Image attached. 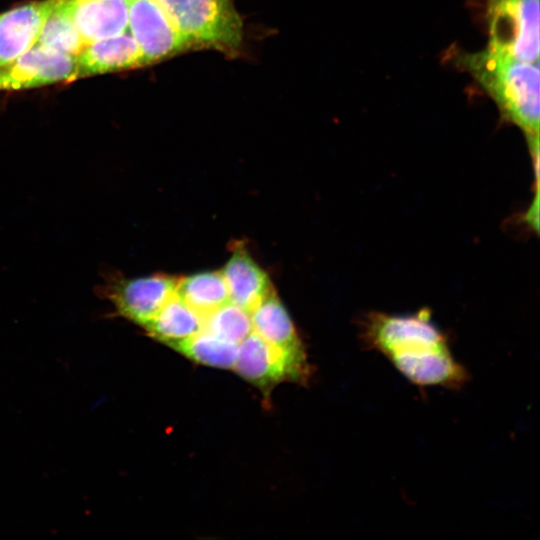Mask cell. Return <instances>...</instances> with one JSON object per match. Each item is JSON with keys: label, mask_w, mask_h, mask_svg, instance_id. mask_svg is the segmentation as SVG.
<instances>
[{"label": "cell", "mask_w": 540, "mask_h": 540, "mask_svg": "<svg viewBox=\"0 0 540 540\" xmlns=\"http://www.w3.org/2000/svg\"><path fill=\"white\" fill-rule=\"evenodd\" d=\"M359 337L364 348L384 356L416 386L458 390L469 380L427 309L402 315L370 312L360 321Z\"/></svg>", "instance_id": "cell-1"}, {"label": "cell", "mask_w": 540, "mask_h": 540, "mask_svg": "<svg viewBox=\"0 0 540 540\" xmlns=\"http://www.w3.org/2000/svg\"><path fill=\"white\" fill-rule=\"evenodd\" d=\"M465 68L491 96L501 115L525 134L532 166H539V66L489 50L458 53Z\"/></svg>", "instance_id": "cell-2"}, {"label": "cell", "mask_w": 540, "mask_h": 540, "mask_svg": "<svg viewBox=\"0 0 540 540\" xmlns=\"http://www.w3.org/2000/svg\"><path fill=\"white\" fill-rule=\"evenodd\" d=\"M189 48H209L236 56L244 25L233 0H157Z\"/></svg>", "instance_id": "cell-3"}, {"label": "cell", "mask_w": 540, "mask_h": 540, "mask_svg": "<svg viewBox=\"0 0 540 540\" xmlns=\"http://www.w3.org/2000/svg\"><path fill=\"white\" fill-rule=\"evenodd\" d=\"M488 49L539 63V0H488Z\"/></svg>", "instance_id": "cell-4"}, {"label": "cell", "mask_w": 540, "mask_h": 540, "mask_svg": "<svg viewBox=\"0 0 540 540\" xmlns=\"http://www.w3.org/2000/svg\"><path fill=\"white\" fill-rule=\"evenodd\" d=\"M232 370L266 397L280 383L307 382L311 375L306 352L276 347L253 331L239 343Z\"/></svg>", "instance_id": "cell-5"}, {"label": "cell", "mask_w": 540, "mask_h": 540, "mask_svg": "<svg viewBox=\"0 0 540 540\" xmlns=\"http://www.w3.org/2000/svg\"><path fill=\"white\" fill-rule=\"evenodd\" d=\"M177 281L166 274L126 278L107 273L96 292L112 304L117 315L144 328L175 295Z\"/></svg>", "instance_id": "cell-6"}, {"label": "cell", "mask_w": 540, "mask_h": 540, "mask_svg": "<svg viewBox=\"0 0 540 540\" xmlns=\"http://www.w3.org/2000/svg\"><path fill=\"white\" fill-rule=\"evenodd\" d=\"M128 31L146 65L170 58L189 48L157 0H131Z\"/></svg>", "instance_id": "cell-7"}, {"label": "cell", "mask_w": 540, "mask_h": 540, "mask_svg": "<svg viewBox=\"0 0 540 540\" xmlns=\"http://www.w3.org/2000/svg\"><path fill=\"white\" fill-rule=\"evenodd\" d=\"M77 57L35 44L0 67V90H20L77 79Z\"/></svg>", "instance_id": "cell-8"}, {"label": "cell", "mask_w": 540, "mask_h": 540, "mask_svg": "<svg viewBox=\"0 0 540 540\" xmlns=\"http://www.w3.org/2000/svg\"><path fill=\"white\" fill-rule=\"evenodd\" d=\"M54 0L25 3L0 14V67L33 47Z\"/></svg>", "instance_id": "cell-9"}, {"label": "cell", "mask_w": 540, "mask_h": 540, "mask_svg": "<svg viewBox=\"0 0 540 540\" xmlns=\"http://www.w3.org/2000/svg\"><path fill=\"white\" fill-rule=\"evenodd\" d=\"M83 40L91 42L128 31L131 0H63Z\"/></svg>", "instance_id": "cell-10"}, {"label": "cell", "mask_w": 540, "mask_h": 540, "mask_svg": "<svg viewBox=\"0 0 540 540\" xmlns=\"http://www.w3.org/2000/svg\"><path fill=\"white\" fill-rule=\"evenodd\" d=\"M76 57L78 78L145 66L129 31L91 42Z\"/></svg>", "instance_id": "cell-11"}, {"label": "cell", "mask_w": 540, "mask_h": 540, "mask_svg": "<svg viewBox=\"0 0 540 540\" xmlns=\"http://www.w3.org/2000/svg\"><path fill=\"white\" fill-rule=\"evenodd\" d=\"M221 273L229 301L248 312L274 291L267 273L242 245L235 247Z\"/></svg>", "instance_id": "cell-12"}, {"label": "cell", "mask_w": 540, "mask_h": 540, "mask_svg": "<svg viewBox=\"0 0 540 540\" xmlns=\"http://www.w3.org/2000/svg\"><path fill=\"white\" fill-rule=\"evenodd\" d=\"M252 329L266 342L294 352H306L295 325L273 291L251 312Z\"/></svg>", "instance_id": "cell-13"}, {"label": "cell", "mask_w": 540, "mask_h": 540, "mask_svg": "<svg viewBox=\"0 0 540 540\" xmlns=\"http://www.w3.org/2000/svg\"><path fill=\"white\" fill-rule=\"evenodd\" d=\"M204 329V317L176 294L144 327L147 334L173 348Z\"/></svg>", "instance_id": "cell-14"}, {"label": "cell", "mask_w": 540, "mask_h": 540, "mask_svg": "<svg viewBox=\"0 0 540 540\" xmlns=\"http://www.w3.org/2000/svg\"><path fill=\"white\" fill-rule=\"evenodd\" d=\"M175 294L203 317L229 301L221 271H205L178 278Z\"/></svg>", "instance_id": "cell-15"}, {"label": "cell", "mask_w": 540, "mask_h": 540, "mask_svg": "<svg viewBox=\"0 0 540 540\" xmlns=\"http://www.w3.org/2000/svg\"><path fill=\"white\" fill-rule=\"evenodd\" d=\"M238 345L203 329L172 349L197 364L232 370L237 359Z\"/></svg>", "instance_id": "cell-16"}, {"label": "cell", "mask_w": 540, "mask_h": 540, "mask_svg": "<svg viewBox=\"0 0 540 540\" xmlns=\"http://www.w3.org/2000/svg\"><path fill=\"white\" fill-rule=\"evenodd\" d=\"M36 44L77 56L87 45L75 27L63 0H54Z\"/></svg>", "instance_id": "cell-17"}, {"label": "cell", "mask_w": 540, "mask_h": 540, "mask_svg": "<svg viewBox=\"0 0 540 540\" xmlns=\"http://www.w3.org/2000/svg\"><path fill=\"white\" fill-rule=\"evenodd\" d=\"M204 329L237 344L253 331L250 312L230 301L204 317Z\"/></svg>", "instance_id": "cell-18"}]
</instances>
